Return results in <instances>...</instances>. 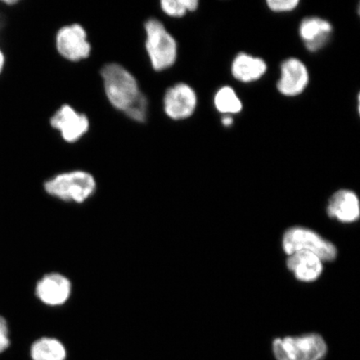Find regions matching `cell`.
<instances>
[{"mask_svg":"<svg viewBox=\"0 0 360 360\" xmlns=\"http://www.w3.org/2000/svg\"><path fill=\"white\" fill-rule=\"evenodd\" d=\"M287 266L299 281H314L322 273L321 259L309 252L300 251L290 255Z\"/></svg>","mask_w":360,"mask_h":360,"instance_id":"obj_13","label":"cell"},{"mask_svg":"<svg viewBox=\"0 0 360 360\" xmlns=\"http://www.w3.org/2000/svg\"><path fill=\"white\" fill-rule=\"evenodd\" d=\"M197 106V96L190 85L179 83L170 87L164 97V110L171 120L190 118Z\"/></svg>","mask_w":360,"mask_h":360,"instance_id":"obj_8","label":"cell"},{"mask_svg":"<svg viewBox=\"0 0 360 360\" xmlns=\"http://www.w3.org/2000/svg\"><path fill=\"white\" fill-rule=\"evenodd\" d=\"M101 75L108 101L124 114L146 96L137 79L122 65L110 63L102 68Z\"/></svg>","mask_w":360,"mask_h":360,"instance_id":"obj_1","label":"cell"},{"mask_svg":"<svg viewBox=\"0 0 360 360\" xmlns=\"http://www.w3.org/2000/svg\"><path fill=\"white\" fill-rule=\"evenodd\" d=\"M299 4V0H269L267 1L269 8L274 12L294 11Z\"/></svg>","mask_w":360,"mask_h":360,"instance_id":"obj_18","label":"cell"},{"mask_svg":"<svg viewBox=\"0 0 360 360\" xmlns=\"http://www.w3.org/2000/svg\"><path fill=\"white\" fill-rule=\"evenodd\" d=\"M32 360H66L67 349L60 340L52 337H42L30 347Z\"/></svg>","mask_w":360,"mask_h":360,"instance_id":"obj_15","label":"cell"},{"mask_svg":"<svg viewBox=\"0 0 360 360\" xmlns=\"http://www.w3.org/2000/svg\"><path fill=\"white\" fill-rule=\"evenodd\" d=\"M44 191L56 199L82 204L96 191V179L86 171L75 170L61 173L47 180Z\"/></svg>","mask_w":360,"mask_h":360,"instance_id":"obj_2","label":"cell"},{"mask_svg":"<svg viewBox=\"0 0 360 360\" xmlns=\"http://www.w3.org/2000/svg\"><path fill=\"white\" fill-rule=\"evenodd\" d=\"M283 248L287 255L295 252H309L319 259L325 261H332L336 258L337 250L331 244L318 233L308 229L295 227L287 231L283 238Z\"/></svg>","mask_w":360,"mask_h":360,"instance_id":"obj_5","label":"cell"},{"mask_svg":"<svg viewBox=\"0 0 360 360\" xmlns=\"http://www.w3.org/2000/svg\"><path fill=\"white\" fill-rule=\"evenodd\" d=\"M56 44L58 53L71 62L86 60L91 53L86 30L79 24L63 26L58 30Z\"/></svg>","mask_w":360,"mask_h":360,"instance_id":"obj_6","label":"cell"},{"mask_svg":"<svg viewBox=\"0 0 360 360\" xmlns=\"http://www.w3.org/2000/svg\"><path fill=\"white\" fill-rule=\"evenodd\" d=\"M145 30L146 49L153 69L157 72L168 70L177 60L176 40L155 18L146 22Z\"/></svg>","mask_w":360,"mask_h":360,"instance_id":"obj_3","label":"cell"},{"mask_svg":"<svg viewBox=\"0 0 360 360\" xmlns=\"http://www.w3.org/2000/svg\"><path fill=\"white\" fill-rule=\"evenodd\" d=\"M214 105L223 114H238L243 109L242 102L232 88L225 86L214 97Z\"/></svg>","mask_w":360,"mask_h":360,"instance_id":"obj_16","label":"cell"},{"mask_svg":"<svg viewBox=\"0 0 360 360\" xmlns=\"http://www.w3.org/2000/svg\"><path fill=\"white\" fill-rule=\"evenodd\" d=\"M3 3L6 4H15L17 1H3Z\"/></svg>","mask_w":360,"mask_h":360,"instance_id":"obj_22","label":"cell"},{"mask_svg":"<svg viewBox=\"0 0 360 360\" xmlns=\"http://www.w3.org/2000/svg\"><path fill=\"white\" fill-rule=\"evenodd\" d=\"M162 11L170 17L180 18L187 12H193L199 6L197 0H163L160 2Z\"/></svg>","mask_w":360,"mask_h":360,"instance_id":"obj_17","label":"cell"},{"mask_svg":"<svg viewBox=\"0 0 360 360\" xmlns=\"http://www.w3.org/2000/svg\"><path fill=\"white\" fill-rule=\"evenodd\" d=\"M2 22H3V20H2L1 15H0V28H1V27H2Z\"/></svg>","mask_w":360,"mask_h":360,"instance_id":"obj_23","label":"cell"},{"mask_svg":"<svg viewBox=\"0 0 360 360\" xmlns=\"http://www.w3.org/2000/svg\"><path fill=\"white\" fill-rule=\"evenodd\" d=\"M309 72L298 58H288L281 65V77L277 88L283 96L294 97L302 94L309 84Z\"/></svg>","mask_w":360,"mask_h":360,"instance_id":"obj_10","label":"cell"},{"mask_svg":"<svg viewBox=\"0 0 360 360\" xmlns=\"http://www.w3.org/2000/svg\"><path fill=\"white\" fill-rule=\"evenodd\" d=\"M51 127L60 133L67 143H73L82 139L89 132V120L82 114L69 105H62L51 117Z\"/></svg>","mask_w":360,"mask_h":360,"instance_id":"obj_7","label":"cell"},{"mask_svg":"<svg viewBox=\"0 0 360 360\" xmlns=\"http://www.w3.org/2000/svg\"><path fill=\"white\" fill-rule=\"evenodd\" d=\"M328 214L341 222L350 223L359 217V202L353 191L342 190L332 196L328 205Z\"/></svg>","mask_w":360,"mask_h":360,"instance_id":"obj_12","label":"cell"},{"mask_svg":"<svg viewBox=\"0 0 360 360\" xmlns=\"http://www.w3.org/2000/svg\"><path fill=\"white\" fill-rule=\"evenodd\" d=\"M232 75L240 82L250 83L259 79L267 70V65L262 58L241 53L233 61Z\"/></svg>","mask_w":360,"mask_h":360,"instance_id":"obj_14","label":"cell"},{"mask_svg":"<svg viewBox=\"0 0 360 360\" xmlns=\"http://www.w3.org/2000/svg\"><path fill=\"white\" fill-rule=\"evenodd\" d=\"M4 62H6V58H4L3 52L0 51V73L4 69Z\"/></svg>","mask_w":360,"mask_h":360,"instance_id":"obj_21","label":"cell"},{"mask_svg":"<svg viewBox=\"0 0 360 360\" xmlns=\"http://www.w3.org/2000/svg\"><path fill=\"white\" fill-rule=\"evenodd\" d=\"M272 350L276 360H323L328 346L321 335L307 334L277 338L273 341Z\"/></svg>","mask_w":360,"mask_h":360,"instance_id":"obj_4","label":"cell"},{"mask_svg":"<svg viewBox=\"0 0 360 360\" xmlns=\"http://www.w3.org/2000/svg\"><path fill=\"white\" fill-rule=\"evenodd\" d=\"M72 292L71 282L61 274H45L35 286V295L43 304L60 306L69 300Z\"/></svg>","mask_w":360,"mask_h":360,"instance_id":"obj_9","label":"cell"},{"mask_svg":"<svg viewBox=\"0 0 360 360\" xmlns=\"http://www.w3.org/2000/svg\"><path fill=\"white\" fill-rule=\"evenodd\" d=\"M222 122L224 126H226V127H229V126L232 125L233 119L231 118V117L225 116V117H224V118L222 120Z\"/></svg>","mask_w":360,"mask_h":360,"instance_id":"obj_20","label":"cell"},{"mask_svg":"<svg viewBox=\"0 0 360 360\" xmlns=\"http://www.w3.org/2000/svg\"><path fill=\"white\" fill-rule=\"evenodd\" d=\"M10 346V327H8L7 319L0 314V354L6 351Z\"/></svg>","mask_w":360,"mask_h":360,"instance_id":"obj_19","label":"cell"},{"mask_svg":"<svg viewBox=\"0 0 360 360\" xmlns=\"http://www.w3.org/2000/svg\"><path fill=\"white\" fill-rule=\"evenodd\" d=\"M332 30V25L327 20L311 17L301 22L300 35L308 51L315 52L325 46Z\"/></svg>","mask_w":360,"mask_h":360,"instance_id":"obj_11","label":"cell"}]
</instances>
